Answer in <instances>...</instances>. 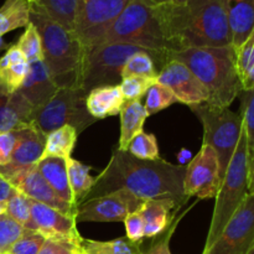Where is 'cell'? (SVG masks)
Listing matches in <instances>:
<instances>
[{
	"mask_svg": "<svg viewBox=\"0 0 254 254\" xmlns=\"http://www.w3.org/2000/svg\"><path fill=\"white\" fill-rule=\"evenodd\" d=\"M185 171L184 166L174 165L163 159L141 160L116 148L108 165L96 178L86 200L127 189L145 201L169 200L180 208L189 200L184 193Z\"/></svg>",
	"mask_w": 254,
	"mask_h": 254,
	"instance_id": "cell-1",
	"label": "cell"
},
{
	"mask_svg": "<svg viewBox=\"0 0 254 254\" xmlns=\"http://www.w3.org/2000/svg\"><path fill=\"white\" fill-rule=\"evenodd\" d=\"M155 6L171 52L232 45L222 0H188L184 4L166 2Z\"/></svg>",
	"mask_w": 254,
	"mask_h": 254,
	"instance_id": "cell-2",
	"label": "cell"
},
{
	"mask_svg": "<svg viewBox=\"0 0 254 254\" xmlns=\"http://www.w3.org/2000/svg\"><path fill=\"white\" fill-rule=\"evenodd\" d=\"M171 60L180 61L197 77L208 93L206 103L228 108L243 91L236 67L233 46L191 47L170 52Z\"/></svg>",
	"mask_w": 254,
	"mask_h": 254,
	"instance_id": "cell-3",
	"label": "cell"
},
{
	"mask_svg": "<svg viewBox=\"0 0 254 254\" xmlns=\"http://www.w3.org/2000/svg\"><path fill=\"white\" fill-rule=\"evenodd\" d=\"M30 21L41 36L44 62L56 86L82 89L87 47L83 46L76 32L34 10L30 12Z\"/></svg>",
	"mask_w": 254,
	"mask_h": 254,
	"instance_id": "cell-4",
	"label": "cell"
},
{
	"mask_svg": "<svg viewBox=\"0 0 254 254\" xmlns=\"http://www.w3.org/2000/svg\"><path fill=\"white\" fill-rule=\"evenodd\" d=\"M102 42L135 45L168 56L171 52L156 6L148 0H130L99 44Z\"/></svg>",
	"mask_w": 254,
	"mask_h": 254,
	"instance_id": "cell-5",
	"label": "cell"
},
{
	"mask_svg": "<svg viewBox=\"0 0 254 254\" xmlns=\"http://www.w3.org/2000/svg\"><path fill=\"white\" fill-rule=\"evenodd\" d=\"M248 144L245 128L216 196L215 210L203 251L211 247L248 195Z\"/></svg>",
	"mask_w": 254,
	"mask_h": 254,
	"instance_id": "cell-6",
	"label": "cell"
},
{
	"mask_svg": "<svg viewBox=\"0 0 254 254\" xmlns=\"http://www.w3.org/2000/svg\"><path fill=\"white\" fill-rule=\"evenodd\" d=\"M190 108L202 123V145L211 146L217 154L221 179L223 180L242 133V116L230 108L215 107L208 103L196 104Z\"/></svg>",
	"mask_w": 254,
	"mask_h": 254,
	"instance_id": "cell-7",
	"label": "cell"
},
{
	"mask_svg": "<svg viewBox=\"0 0 254 254\" xmlns=\"http://www.w3.org/2000/svg\"><path fill=\"white\" fill-rule=\"evenodd\" d=\"M139 52L155 51L123 42H102L87 47L82 89L89 92L97 87L119 84L122 82V69L124 64L131 56Z\"/></svg>",
	"mask_w": 254,
	"mask_h": 254,
	"instance_id": "cell-8",
	"label": "cell"
},
{
	"mask_svg": "<svg viewBox=\"0 0 254 254\" xmlns=\"http://www.w3.org/2000/svg\"><path fill=\"white\" fill-rule=\"evenodd\" d=\"M88 92L81 88H59L55 96L35 113L34 124L47 135L51 131L69 126L82 133L96 123L86 106Z\"/></svg>",
	"mask_w": 254,
	"mask_h": 254,
	"instance_id": "cell-9",
	"label": "cell"
},
{
	"mask_svg": "<svg viewBox=\"0 0 254 254\" xmlns=\"http://www.w3.org/2000/svg\"><path fill=\"white\" fill-rule=\"evenodd\" d=\"M130 0H77L74 31L84 47L99 44Z\"/></svg>",
	"mask_w": 254,
	"mask_h": 254,
	"instance_id": "cell-10",
	"label": "cell"
},
{
	"mask_svg": "<svg viewBox=\"0 0 254 254\" xmlns=\"http://www.w3.org/2000/svg\"><path fill=\"white\" fill-rule=\"evenodd\" d=\"M145 200L127 189L89 198L77 206L76 222H123L126 217L138 212Z\"/></svg>",
	"mask_w": 254,
	"mask_h": 254,
	"instance_id": "cell-11",
	"label": "cell"
},
{
	"mask_svg": "<svg viewBox=\"0 0 254 254\" xmlns=\"http://www.w3.org/2000/svg\"><path fill=\"white\" fill-rule=\"evenodd\" d=\"M254 246V195L248 193L217 240L202 254H250Z\"/></svg>",
	"mask_w": 254,
	"mask_h": 254,
	"instance_id": "cell-12",
	"label": "cell"
},
{
	"mask_svg": "<svg viewBox=\"0 0 254 254\" xmlns=\"http://www.w3.org/2000/svg\"><path fill=\"white\" fill-rule=\"evenodd\" d=\"M221 184L217 154L211 146L202 145L186 168L184 193L188 198L196 196L198 200H210L217 196Z\"/></svg>",
	"mask_w": 254,
	"mask_h": 254,
	"instance_id": "cell-13",
	"label": "cell"
},
{
	"mask_svg": "<svg viewBox=\"0 0 254 254\" xmlns=\"http://www.w3.org/2000/svg\"><path fill=\"white\" fill-rule=\"evenodd\" d=\"M31 228L46 240L79 247L82 236L77 230L76 217L31 200Z\"/></svg>",
	"mask_w": 254,
	"mask_h": 254,
	"instance_id": "cell-14",
	"label": "cell"
},
{
	"mask_svg": "<svg viewBox=\"0 0 254 254\" xmlns=\"http://www.w3.org/2000/svg\"><path fill=\"white\" fill-rule=\"evenodd\" d=\"M156 82L170 89L178 102L189 107L206 103L208 93L197 77L180 61L171 60L159 71Z\"/></svg>",
	"mask_w": 254,
	"mask_h": 254,
	"instance_id": "cell-15",
	"label": "cell"
},
{
	"mask_svg": "<svg viewBox=\"0 0 254 254\" xmlns=\"http://www.w3.org/2000/svg\"><path fill=\"white\" fill-rule=\"evenodd\" d=\"M10 184L16 189L19 192L24 193L30 200L46 205L49 207L55 208L64 215L76 217L77 207L64 202L60 198V196L51 189V186L46 183L39 170L35 168L26 169L14 174L10 179H7Z\"/></svg>",
	"mask_w": 254,
	"mask_h": 254,
	"instance_id": "cell-16",
	"label": "cell"
},
{
	"mask_svg": "<svg viewBox=\"0 0 254 254\" xmlns=\"http://www.w3.org/2000/svg\"><path fill=\"white\" fill-rule=\"evenodd\" d=\"M46 144V135L35 124L22 130H17V140L12 151L11 160L0 168V175L10 179L14 174L35 168L42 159Z\"/></svg>",
	"mask_w": 254,
	"mask_h": 254,
	"instance_id": "cell-17",
	"label": "cell"
},
{
	"mask_svg": "<svg viewBox=\"0 0 254 254\" xmlns=\"http://www.w3.org/2000/svg\"><path fill=\"white\" fill-rule=\"evenodd\" d=\"M57 91L59 87L52 79L44 60L30 62L26 78L19 92L27 99L35 112L41 109Z\"/></svg>",
	"mask_w": 254,
	"mask_h": 254,
	"instance_id": "cell-18",
	"label": "cell"
},
{
	"mask_svg": "<svg viewBox=\"0 0 254 254\" xmlns=\"http://www.w3.org/2000/svg\"><path fill=\"white\" fill-rule=\"evenodd\" d=\"M35 109L19 91L10 96L0 93V133L17 131L34 124Z\"/></svg>",
	"mask_w": 254,
	"mask_h": 254,
	"instance_id": "cell-19",
	"label": "cell"
},
{
	"mask_svg": "<svg viewBox=\"0 0 254 254\" xmlns=\"http://www.w3.org/2000/svg\"><path fill=\"white\" fill-rule=\"evenodd\" d=\"M29 71V62L16 45L7 47L0 57V93L5 96L20 89Z\"/></svg>",
	"mask_w": 254,
	"mask_h": 254,
	"instance_id": "cell-20",
	"label": "cell"
},
{
	"mask_svg": "<svg viewBox=\"0 0 254 254\" xmlns=\"http://www.w3.org/2000/svg\"><path fill=\"white\" fill-rule=\"evenodd\" d=\"M232 35V46L237 49L254 27V0H222Z\"/></svg>",
	"mask_w": 254,
	"mask_h": 254,
	"instance_id": "cell-21",
	"label": "cell"
},
{
	"mask_svg": "<svg viewBox=\"0 0 254 254\" xmlns=\"http://www.w3.org/2000/svg\"><path fill=\"white\" fill-rule=\"evenodd\" d=\"M175 202L169 200H148L139 210L144 222V238H155L171 226Z\"/></svg>",
	"mask_w": 254,
	"mask_h": 254,
	"instance_id": "cell-22",
	"label": "cell"
},
{
	"mask_svg": "<svg viewBox=\"0 0 254 254\" xmlns=\"http://www.w3.org/2000/svg\"><path fill=\"white\" fill-rule=\"evenodd\" d=\"M124 103L126 101L119 84L97 87L88 92L86 98L87 109L97 121L119 114Z\"/></svg>",
	"mask_w": 254,
	"mask_h": 254,
	"instance_id": "cell-23",
	"label": "cell"
},
{
	"mask_svg": "<svg viewBox=\"0 0 254 254\" xmlns=\"http://www.w3.org/2000/svg\"><path fill=\"white\" fill-rule=\"evenodd\" d=\"M36 169L61 200L77 207L74 205L73 196H72L71 188H69L66 159L46 156L37 163Z\"/></svg>",
	"mask_w": 254,
	"mask_h": 254,
	"instance_id": "cell-24",
	"label": "cell"
},
{
	"mask_svg": "<svg viewBox=\"0 0 254 254\" xmlns=\"http://www.w3.org/2000/svg\"><path fill=\"white\" fill-rule=\"evenodd\" d=\"M121 138L118 150L128 151V146L134 136L143 131L144 123L149 114L140 101H129L123 104L121 109Z\"/></svg>",
	"mask_w": 254,
	"mask_h": 254,
	"instance_id": "cell-25",
	"label": "cell"
},
{
	"mask_svg": "<svg viewBox=\"0 0 254 254\" xmlns=\"http://www.w3.org/2000/svg\"><path fill=\"white\" fill-rule=\"evenodd\" d=\"M29 1L31 4V10L47 15L64 27L74 31L77 0H29Z\"/></svg>",
	"mask_w": 254,
	"mask_h": 254,
	"instance_id": "cell-26",
	"label": "cell"
},
{
	"mask_svg": "<svg viewBox=\"0 0 254 254\" xmlns=\"http://www.w3.org/2000/svg\"><path fill=\"white\" fill-rule=\"evenodd\" d=\"M66 163L67 175H68V183L74 205L78 206L83 201H86L87 196L91 192L96 183V178L91 175V166L84 165L81 161L74 160L72 158H67Z\"/></svg>",
	"mask_w": 254,
	"mask_h": 254,
	"instance_id": "cell-27",
	"label": "cell"
},
{
	"mask_svg": "<svg viewBox=\"0 0 254 254\" xmlns=\"http://www.w3.org/2000/svg\"><path fill=\"white\" fill-rule=\"evenodd\" d=\"M29 0H5L0 6V36L12 30L26 27L30 22Z\"/></svg>",
	"mask_w": 254,
	"mask_h": 254,
	"instance_id": "cell-28",
	"label": "cell"
},
{
	"mask_svg": "<svg viewBox=\"0 0 254 254\" xmlns=\"http://www.w3.org/2000/svg\"><path fill=\"white\" fill-rule=\"evenodd\" d=\"M140 245L131 242L127 237L112 241H94L82 237L78 250L82 254H143Z\"/></svg>",
	"mask_w": 254,
	"mask_h": 254,
	"instance_id": "cell-29",
	"label": "cell"
},
{
	"mask_svg": "<svg viewBox=\"0 0 254 254\" xmlns=\"http://www.w3.org/2000/svg\"><path fill=\"white\" fill-rule=\"evenodd\" d=\"M78 135L79 134L77 133L76 129L69 126L61 127L49 133L46 135V144H45L42 158H46V156L62 159L71 158Z\"/></svg>",
	"mask_w": 254,
	"mask_h": 254,
	"instance_id": "cell-30",
	"label": "cell"
},
{
	"mask_svg": "<svg viewBox=\"0 0 254 254\" xmlns=\"http://www.w3.org/2000/svg\"><path fill=\"white\" fill-rule=\"evenodd\" d=\"M235 55L243 91L254 88V27L247 39L235 49Z\"/></svg>",
	"mask_w": 254,
	"mask_h": 254,
	"instance_id": "cell-31",
	"label": "cell"
},
{
	"mask_svg": "<svg viewBox=\"0 0 254 254\" xmlns=\"http://www.w3.org/2000/svg\"><path fill=\"white\" fill-rule=\"evenodd\" d=\"M15 45L19 47V50L22 52V55H24L25 60H26L29 64L30 62L44 60L41 36H40L36 26H35L31 21H30L29 25L25 27L24 34L20 36L19 41Z\"/></svg>",
	"mask_w": 254,
	"mask_h": 254,
	"instance_id": "cell-32",
	"label": "cell"
},
{
	"mask_svg": "<svg viewBox=\"0 0 254 254\" xmlns=\"http://www.w3.org/2000/svg\"><path fill=\"white\" fill-rule=\"evenodd\" d=\"M145 96L146 98L144 108H145L146 113L149 116L164 111V109L169 108V107L178 102L173 92L161 83H159V82H154L151 84V87L148 89Z\"/></svg>",
	"mask_w": 254,
	"mask_h": 254,
	"instance_id": "cell-33",
	"label": "cell"
},
{
	"mask_svg": "<svg viewBox=\"0 0 254 254\" xmlns=\"http://www.w3.org/2000/svg\"><path fill=\"white\" fill-rule=\"evenodd\" d=\"M5 215L9 216L11 220L21 225L22 227L30 230L31 228V200L24 195V193L16 192L9 198L6 202V212Z\"/></svg>",
	"mask_w": 254,
	"mask_h": 254,
	"instance_id": "cell-34",
	"label": "cell"
},
{
	"mask_svg": "<svg viewBox=\"0 0 254 254\" xmlns=\"http://www.w3.org/2000/svg\"><path fill=\"white\" fill-rule=\"evenodd\" d=\"M128 153L141 160H158L160 159L159 145L154 134L141 131L134 136L128 146Z\"/></svg>",
	"mask_w": 254,
	"mask_h": 254,
	"instance_id": "cell-35",
	"label": "cell"
},
{
	"mask_svg": "<svg viewBox=\"0 0 254 254\" xmlns=\"http://www.w3.org/2000/svg\"><path fill=\"white\" fill-rule=\"evenodd\" d=\"M241 98V108L238 113L242 116L243 128L247 136L248 150L254 149V88L242 91L238 96Z\"/></svg>",
	"mask_w": 254,
	"mask_h": 254,
	"instance_id": "cell-36",
	"label": "cell"
},
{
	"mask_svg": "<svg viewBox=\"0 0 254 254\" xmlns=\"http://www.w3.org/2000/svg\"><path fill=\"white\" fill-rule=\"evenodd\" d=\"M154 82H156V79L146 78V77H128L122 79L119 87L124 101H140Z\"/></svg>",
	"mask_w": 254,
	"mask_h": 254,
	"instance_id": "cell-37",
	"label": "cell"
},
{
	"mask_svg": "<svg viewBox=\"0 0 254 254\" xmlns=\"http://www.w3.org/2000/svg\"><path fill=\"white\" fill-rule=\"evenodd\" d=\"M26 228L6 215L0 216V254H6Z\"/></svg>",
	"mask_w": 254,
	"mask_h": 254,
	"instance_id": "cell-38",
	"label": "cell"
},
{
	"mask_svg": "<svg viewBox=\"0 0 254 254\" xmlns=\"http://www.w3.org/2000/svg\"><path fill=\"white\" fill-rule=\"evenodd\" d=\"M46 238L39 232L25 230L21 237L11 246L6 254H39Z\"/></svg>",
	"mask_w": 254,
	"mask_h": 254,
	"instance_id": "cell-39",
	"label": "cell"
},
{
	"mask_svg": "<svg viewBox=\"0 0 254 254\" xmlns=\"http://www.w3.org/2000/svg\"><path fill=\"white\" fill-rule=\"evenodd\" d=\"M126 226V237L135 243H141L144 240V222L140 213L134 212L123 221Z\"/></svg>",
	"mask_w": 254,
	"mask_h": 254,
	"instance_id": "cell-40",
	"label": "cell"
},
{
	"mask_svg": "<svg viewBox=\"0 0 254 254\" xmlns=\"http://www.w3.org/2000/svg\"><path fill=\"white\" fill-rule=\"evenodd\" d=\"M16 140L17 131H1L0 133V168L7 165L11 160Z\"/></svg>",
	"mask_w": 254,
	"mask_h": 254,
	"instance_id": "cell-41",
	"label": "cell"
},
{
	"mask_svg": "<svg viewBox=\"0 0 254 254\" xmlns=\"http://www.w3.org/2000/svg\"><path fill=\"white\" fill-rule=\"evenodd\" d=\"M174 230H175V225H171L163 235L159 236L158 240L151 243L148 250L143 251V254H171L170 238Z\"/></svg>",
	"mask_w": 254,
	"mask_h": 254,
	"instance_id": "cell-42",
	"label": "cell"
},
{
	"mask_svg": "<svg viewBox=\"0 0 254 254\" xmlns=\"http://www.w3.org/2000/svg\"><path fill=\"white\" fill-rule=\"evenodd\" d=\"M76 250L77 247H72V246L56 242V241L46 240L39 254H73Z\"/></svg>",
	"mask_w": 254,
	"mask_h": 254,
	"instance_id": "cell-43",
	"label": "cell"
},
{
	"mask_svg": "<svg viewBox=\"0 0 254 254\" xmlns=\"http://www.w3.org/2000/svg\"><path fill=\"white\" fill-rule=\"evenodd\" d=\"M15 192H16V189L4 176L0 175V202H7Z\"/></svg>",
	"mask_w": 254,
	"mask_h": 254,
	"instance_id": "cell-44",
	"label": "cell"
},
{
	"mask_svg": "<svg viewBox=\"0 0 254 254\" xmlns=\"http://www.w3.org/2000/svg\"><path fill=\"white\" fill-rule=\"evenodd\" d=\"M248 153V193L254 195V149Z\"/></svg>",
	"mask_w": 254,
	"mask_h": 254,
	"instance_id": "cell-45",
	"label": "cell"
},
{
	"mask_svg": "<svg viewBox=\"0 0 254 254\" xmlns=\"http://www.w3.org/2000/svg\"><path fill=\"white\" fill-rule=\"evenodd\" d=\"M148 1H150L154 5H161L166 4V2H171V0H148Z\"/></svg>",
	"mask_w": 254,
	"mask_h": 254,
	"instance_id": "cell-46",
	"label": "cell"
},
{
	"mask_svg": "<svg viewBox=\"0 0 254 254\" xmlns=\"http://www.w3.org/2000/svg\"><path fill=\"white\" fill-rule=\"evenodd\" d=\"M6 212V202H0V216L5 215Z\"/></svg>",
	"mask_w": 254,
	"mask_h": 254,
	"instance_id": "cell-47",
	"label": "cell"
},
{
	"mask_svg": "<svg viewBox=\"0 0 254 254\" xmlns=\"http://www.w3.org/2000/svg\"><path fill=\"white\" fill-rule=\"evenodd\" d=\"M188 0H171V2H174V4H184V2H186Z\"/></svg>",
	"mask_w": 254,
	"mask_h": 254,
	"instance_id": "cell-48",
	"label": "cell"
},
{
	"mask_svg": "<svg viewBox=\"0 0 254 254\" xmlns=\"http://www.w3.org/2000/svg\"><path fill=\"white\" fill-rule=\"evenodd\" d=\"M4 46H5V42H4V40H2V37L0 36V50H1Z\"/></svg>",
	"mask_w": 254,
	"mask_h": 254,
	"instance_id": "cell-49",
	"label": "cell"
},
{
	"mask_svg": "<svg viewBox=\"0 0 254 254\" xmlns=\"http://www.w3.org/2000/svg\"><path fill=\"white\" fill-rule=\"evenodd\" d=\"M74 254H82V253H81V251H79V250H77L76 252H74Z\"/></svg>",
	"mask_w": 254,
	"mask_h": 254,
	"instance_id": "cell-50",
	"label": "cell"
},
{
	"mask_svg": "<svg viewBox=\"0 0 254 254\" xmlns=\"http://www.w3.org/2000/svg\"><path fill=\"white\" fill-rule=\"evenodd\" d=\"M250 254H254V246H253V248H252V251H251V253Z\"/></svg>",
	"mask_w": 254,
	"mask_h": 254,
	"instance_id": "cell-51",
	"label": "cell"
},
{
	"mask_svg": "<svg viewBox=\"0 0 254 254\" xmlns=\"http://www.w3.org/2000/svg\"><path fill=\"white\" fill-rule=\"evenodd\" d=\"M77 250H78V248H77ZM77 250H76V251H77ZM76 251H74V252H76ZM73 254H74V253H73Z\"/></svg>",
	"mask_w": 254,
	"mask_h": 254,
	"instance_id": "cell-52",
	"label": "cell"
}]
</instances>
